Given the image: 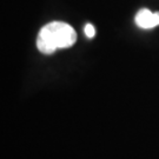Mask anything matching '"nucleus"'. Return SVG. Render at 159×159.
<instances>
[{
	"label": "nucleus",
	"mask_w": 159,
	"mask_h": 159,
	"mask_svg": "<svg viewBox=\"0 0 159 159\" xmlns=\"http://www.w3.org/2000/svg\"><path fill=\"white\" fill-rule=\"evenodd\" d=\"M77 33L74 29L63 21H52L40 30L37 47L44 54H52L58 48H68L74 45Z\"/></svg>",
	"instance_id": "obj_1"
},
{
	"label": "nucleus",
	"mask_w": 159,
	"mask_h": 159,
	"mask_svg": "<svg viewBox=\"0 0 159 159\" xmlns=\"http://www.w3.org/2000/svg\"><path fill=\"white\" fill-rule=\"evenodd\" d=\"M136 24L140 29L150 30L159 26V12H152L148 8H142L137 12Z\"/></svg>",
	"instance_id": "obj_2"
},
{
	"label": "nucleus",
	"mask_w": 159,
	"mask_h": 159,
	"mask_svg": "<svg viewBox=\"0 0 159 159\" xmlns=\"http://www.w3.org/2000/svg\"><path fill=\"white\" fill-rule=\"evenodd\" d=\"M84 32H85L86 37L90 38V39L96 35V29H94V26H93L92 24H86L85 29H84Z\"/></svg>",
	"instance_id": "obj_3"
}]
</instances>
